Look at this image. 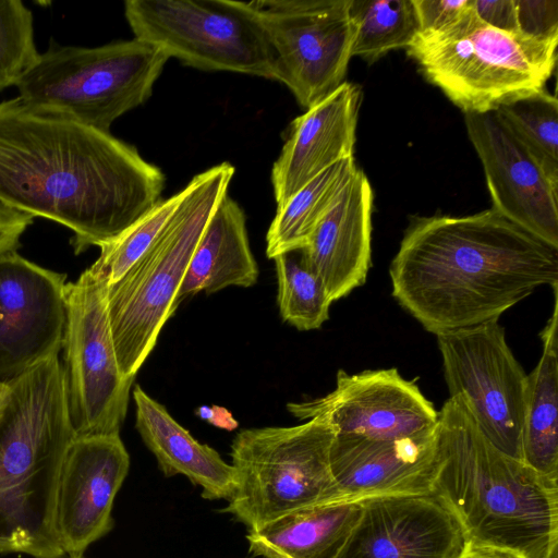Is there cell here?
Wrapping results in <instances>:
<instances>
[{
	"mask_svg": "<svg viewBox=\"0 0 558 558\" xmlns=\"http://www.w3.org/2000/svg\"><path fill=\"white\" fill-rule=\"evenodd\" d=\"M373 199L371 183L357 169L301 250L331 302L366 281L371 267Z\"/></svg>",
	"mask_w": 558,
	"mask_h": 558,
	"instance_id": "cell-20",
	"label": "cell"
},
{
	"mask_svg": "<svg viewBox=\"0 0 558 558\" xmlns=\"http://www.w3.org/2000/svg\"><path fill=\"white\" fill-rule=\"evenodd\" d=\"M34 222V217L0 202V256L20 246V240Z\"/></svg>",
	"mask_w": 558,
	"mask_h": 558,
	"instance_id": "cell-34",
	"label": "cell"
},
{
	"mask_svg": "<svg viewBox=\"0 0 558 558\" xmlns=\"http://www.w3.org/2000/svg\"><path fill=\"white\" fill-rule=\"evenodd\" d=\"M336 388L328 395L288 403L296 418H322L336 434L373 439H403L432 433L438 411L415 380L405 379L397 368L367 369L348 374L339 369Z\"/></svg>",
	"mask_w": 558,
	"mask_h": 558,
	"instance_id": "cell-13",
	"label": "cell"
},
{
	"mask_svg": "<svg viewBox=\"0 0 558 558\" xmlns=\"http://www.w3.org/2000/svg\"><path fill=\"white\" fill-rule=\"evenodd\" d=\"M504 125L558 181V100L546 89L529 94L495 111Z\"/></svg>",
	"mask_w": 558,
	"mask_h": 558,
	"instance_id": "cell-27",
	"label": "cell"
},
{
	"mask_svg": "<svg viewBox=\"0 0 558 558\" xmlns=\"http://www.w3.org/2000/svg\"><path fill=\"white\" fill-rule=\"evenodd\" d=\"M196 414L208 423L227 430L238 427V422L233 418L232 414L221 407L204 405L196 410Z\"/></svg>",
	"mask_w": 558,
	"mask_h": 558,
	"instance_id": "cell-36",
	"label": "cell"
},
{
	"mask_svg": "<svg viewBox=\"0 0 558 558\" xmlns=\"http://www.w3.org/2000/svg\"><path fill=\"white\" fill-rule=\"evenodd\" d=\"M257 278L244 211L227 193L195 247L177 303L199 292L214 293L231 286L248 288Z\"/></svg>",
	"mask_w": 558,
	"mask_h": 558,
	"instance_id": "cell-22",
	"label": "cell"
},
{
	"mask_svg": "<svg viewBox=\"0 0 558 558\" xmlns=\"http://www.w3.org/2000/svg\"><path fill=\"white\" fill-rule=\"evenodd\" d=\"M357 169L354 157L340 160L278 206L266 236L268 258L304 248Z\"/></svg>",
	"mask_w": 558,
	"mask_h": 558,
	"instance_id": "cell-25",
	"label": "cell"
},
{
	"mask_svg": "<svg viewBox=\"0 0 558 558\" xmlns=\"http://www.w3.org/2000/svg\"><path fill=\"white\" fill-rule=\"evenodd\" d=\"M432 494L466 541L524 558H558L557 480L494 447L457 397L438 411Z\"/></svg>",
	"mask_w": 558,
	"mask_h": 558,
	"instance_id": "cell-3",
	"label": "cell"
},
{
	"mask_svg": "<svg viewBox=\"0 0 558 558\" xmlns=\"http://www.w3.org/2000/svg\"><path fill=\"white\" fill-rule=\"evenodd\" d=\"M473 11L487 25L508 33H520L514 0H473Z\"/></svg>",
	"mask_w": 558,
	"mask_h": 558,
	"instance_id": "cell-33",
	"label": "cell"
},
{
	"mask_svg": "<svg viewBox=\"0 0 558 558\" xmlns=\"http://www.w3.org/2000/svg\"><path fill=\"white\" fill-rule=\"evenodd\" d=\"M0 418V554L63 558L54 499L70 422L63 365L52 356L8 381Z\"/></svg>",
	"mask_w": 558,
	"mask_h": 558,
	"instance_id": "cell-4",
	"label": "cell"
},
{
	"mask_svg": "<svg viewBox=\"0 0 558 558\" xmlns=\"http://www.w3.org/2000/svg\"><path fill=\"white\" fill-rule=\"evenodd\" d=\"M362 511L359 501L304 507L247 530L248 550L263 558H337Z\"/></svg>",
	"mask_w": 558,
	"mask_h": 558,
	"instance_id": "cell-23",
	"label": "cell"
},
{
	"mask_svg": "<svg viewBox=\"0 0 558 558\" xmlns=\"http://www.w3.org/2000/svg\"><path fill=\"white\" fill-rule=\"evenodd\" d=\"M420 33H436L457 23L473 0H413Z\"/></svg>",
	"mask_w": 558,
	"mask_h": 558,
	"instance_id": "cell-32",
	"label": "cell"
},
{
	"mask_svg": "<svg viewBox=\"0 0 558 558\" xmlns=\"http://www.w3.org/2000/svg\"><path fill=\"white\" fill-rule=\"evenodd\" d=\"M351 56L368 63L407 48L420 33L413 0H350Z\"/></svg>",
	"mask_w": 558,
	"mask_h": 558,
	"instance_id": "cell-26",
	"label": "cell"
},
{
	"mask_svg": "<svg viewBox=\"0 0 558 558\" xmlns=\"http://www.w3.org/2000/svg\"><path fill=\"white\" fill-rule=\"evenodd\" d=\"M558 38L496 29L472 8L453 25L418 33L405 48L423 76L463 113H485L545 89L557 61Z\"/></svg>",
	"mask_w": 558,
	"mask_h": 558,
	"instance_id": "cell-6",
	"label": "cell"
},
{
	"mask_svg": "<svg viewBox=\"0 0 558 558\" xmlns=\"http://www.w3.org/2000/svg\"><path fill=\"white\" fill-rule=\"evenodd\" d=\"M39 57L32 11L21 0H0V92L17 86Z\"/></svg>",
	"mask_w": 558,
	"mask_h": 558,
	"instance_id": "cell-30",
	"label": "cell"
},
{
	"mask_svg": "<svg viewBox=\"0 0 558 558\" xmlns=\"http://www.w3.org/2000/svg\"><path fill=\"white\" fill-rule=\"evenodd\" d=\"M464 124L484 169L492 208L558 250V181L494 111L464 113Z\"/></svg>",
	"mask_w": 558,
	"mask_h": 558,
	"instance_id": "cell-15",
	"label": "cell"
},
{
	"mask_svg": "<svg viewBox=\"0 0 558 558\" xmlns=\"http://www.w3.org/2000/svg\"><path fill=\"white\" fill-rule=\"evenodd\" d=\"M458 558H524L518 553L466 541Z\"/></svg>",
	"mask_w": 558,
	"mask_h": 558,
	"instance_id": "cell-35",
	"label": "cell"
},
{
	"mask_svg": "<svg viewBox=\"0 0 558 558\" xmlns=\"http://www.w3.org/2000/svg\"><path fill=\"white\" fill-rule=\"evenodd\" d=\"M278 305L282 319L299 330L318 329L329 318L331 300L302 251L276 256Z\"/></svg>",
	"mask_w": 558,
	"mask_h": 558,
	"instance_id": "cell-28",
	"label": "cell"
},
{
	"mask_svg": "<svg viewBox=\"0 0 558 558\" xmlns=\"http://www.w3.org/2000/svg\"><path fill=\"white\" fill-rule=\"evenodd\" d=\"M335 437V427L317 417L238 433L231 445L236 487L220 511L253 530L291 511L331 502Z\"/></svg>",
	"mask_w": 558,
	"mask_h": 558,
	"instance_id": "cell-8",
	"label": "cell"
},
{
	"mask_svg": "<svg viewBox=\"0 0 558 558\" xmlns=\"http://www.w3.org/2000/svg\"><path fill=\"white\" fill-rule=\"evenodd\" d=\"M392 296L438 336L493 320L558 283V250L496 210L411 220L391 260Z\"/></svg>",
	"mask_w": 558,
	"mask_h": 558,
	"instance_id": "cell-2",
	"label": "cell"
},
{
	"mask_svg": "<svg viewBox=\"0 0 558 558\" xmlns=\"http://www.w3.org/2000/svg\"><path fill=\"white\" fill-rule=\"evenodd\" d=\"M107 292L106 280L90 267L64 288L62 365L75 437L120 434L128 412L134 378L119 367Z\"/></svg>",
	"mask_w": 558,
	"mask_h": 558,
	"instance_id": "cell-10",
	"label": "cell"
},
{
	"mask_svg": "<svg viewBox=\"0 0 558 558\" xmlns=\"http://www.w3.org/2000/svg\"><path fill=\"white\" fill-rule=\"evenodd\" d=\"M184 193L182 189L171 197L160 199L120 235L100 246L99 257L90 268L106 280L108 287L119 281L156 242L175 213Z\"/></svg>",
	"mask_w": 558,
	"mask_h": 558,
	"instance_id": "cell-29",
	"label": "cell"
},
{
	"mask_svg": "<svg viewBox=\"0 0 558 558\" xmlns=\"http://www.w3.org/2000/svg\"><path fill=\"white\" fill-rule=\"evenodd\" d=\"M233 174L234 167L222 162L194 175L156 242L108 287L110 328L123 376L135 378L179 306L178 293L195 247Z\"/></svg>",
	"mask_w": 558,
	"mask_h": 558,
	"instance_id": "cell-5",
	"label": "cell"
},
{
	"mask_svg": "<svg viewBox=\"0 0 558 558\" xmlns=\"http://www.w3.org/2000/svg\"><path fill=\"white\" fill-rule=\"evenodd\" d=\"M134 38L205 71L276 81L275 54L251 1L126 0Z\"/></svg>",
	"mask_w": 558,
	"mask_h": 558,
	"instance_id": "cell-9",
	"label": "cell"
},
{
	"mask_svg": "<svg viewBox=\"0 0 558 558\" xmlns=\"http://www.w3.org/2000/svg\"><path fill=\"white\" fill-rule=\"evenodd\" d=\"M361 100L360 86L345 81L292 121L271 169L277 207L330 166L353 157Z\"/></svg>",
	"mask_w": 558,
	"mask_h": 558,
	"instance_id": "cell-19",
	"label": "cell"
},
{
	"mask_svg": "<svg viewBox=\"0 0 558 558\" xmlns=\"http://www.w3.org/2000/svg\"><path fill=\"white\" fill-rule=\"evenodd\" d=\"M435 466L436 428L423 436L393 440L336 434L330 449L336 490L331 502L432 493Z\"/></svg>",
	"mask_w": 558,
	"mask_h": 558,
	"instance_id": "cell-18",
	"label": "cell"
},
{
	"mask_svg": "<svg viewBox=\"0 0 558 558\" xmlns=\"http://www.w3.org/2000/svg\"><path fill=\"white\" fill-rule=\"evenodd\" d=\"M66 275L17 254L0 256V381L7 383L62 349Z\"/></svg>",
	"mask_w": 558,
	"mask_h": 558,
	"instance_id": "cell-14",
	"label": "cell"
},
{
	"mask_svg": "<svg viewBox=\"0 0 558 558\" xmlns=\"http://www.w3.org/2000/svg\"><path fill=\"white\" fill-rule=\"evenodd\" d=\"M130 468V456L117 435L74 437L61 463L54 499V530L71 558L113 527L114 498Z\"/></svg>",
	"mask_w": 558,
	"mask_h": 558,
	"instance_id": "cell-16",
	"label": "cell"
},
{
	"mask_svg": "<svg viewBox=\"0 0 558 558\" xmlns=\"http://www.w3.org/2000/svg\"><path fill=\"white\" fill-rule=\"evenodd\" d=\"M275 54L276 81L305 109L344 81L353 29L350 0H253Z\"/></svg>",
	"mask_w": 558,
	"mask_h": 558,
	"instance_id": "cell-12",
	"label": "cell"
},
{
	"mask_svg": "<svg viewBox=\"0 0 558 558\" xmlns=\"http://www.w3.org/2000/svg\"><path fill=\"white\" fill-rule=\"evenodd\" d=\"M519 32L538 39L558 38L557 0H514Z\"/></svg>",
	"mask_w": 558,
	"mask_h": 558,
	"instance_id": "cell-31",
	"label": "cell"
},
{
	"mask_svg": "<svg viewBox=\"0 0 558 558\" xmlns=\"http://www.w3.org/2000/svg\"><path fill=\"white\" fill-rule=\"evenodd\" d=\"M359 502L361 515L337 558H458L466 542L456 515L432 493Z\"/></svg>",
	"mask_w": 558,
	"mask_h": 558,
	"instance_id": "cell-17",
	"label": "cell"
},
{
	"mask_svg": "<svg viewBox=\"0 0 558 558\" xmlns=\"http://www.w3.org/2000/svg\"><path fill=\"white\" fill-rule=\"evenodd\" d=\"M133 398L136 405L135 427L156 457L163 475H184L202 488L203 498L229 501L236 487L232 464L227 463L211 447L197 441L140 385L133 389Z\"/></svg>",
	"mask_w": 558,
	"mask_h": 558,
	"instance_id": "cell-21",
	"label": "cell"
},
{
	"mask_svg": "<svg viewBox=\"0 0 558 558\" xmlns=\"http://www.w3.org/2000/svg\"><path fill=\"white\" fill-rule=\"evenodd\" d=\"M551 317L541 332L543 351L527 374L522 429V461L558 480V283L553 287Z\"/></svg>",
	"mask_w": 558,
	"mask_h": 558,
	"instance_id": "cell-24",
	"label": "cell"
},
{
	"mask_svg": "<svg viewBox=\"0 0 558 558\" xmlns=\"http://www.w3.org/2000/svg\"><path fill=\"white\" fill-rule=\"evenodd\" d=\"M165 174L110 132L0 102V202L73 232L75 254L112 241L159 201Z\"/></svg>",
	"mask_w": 558,
	"mask_h": 558,
	"instance_id": "cell-1",
	"label": "cell"
},
{
	"mask_svg": "<svg viewBox=\"0 0 558 558\" xmlns=\"http://www.w3.org/2000/svg\"><path fill=\"white\" fill-rule=\"evenodd\" d=\"M68 558H71V557H68ZM77 558H84V557H77Z\"/></svg>",
	"mask_w": 558,
	"mask_h": 558,
	"instance_id": "cell-38",
	"label": "cell"
},
{
	"mask_svg": "<svg viewBox=\"0 0 558 558\" xmlns=\"http://www.w3.org/2000/svg\"><path fill=\"white\" fill-rule=\"evenodd\" d=\"M450 397L460 398L488 441L522 461L527 374L498 320L436 336Z\"/></svg>",
	"mask_w": 558,
	"mask_h": 558,
	"instance_id": "cell-11",
	"label": "cell"
},
{
	"mask_svg": "<svg viewBox=\"0 0 558 558\" xmlns=\"http://www.w3.org/2000/svg\"><path fill=\"white\" fill-rule=\"evenodd\" d=\"M10 391L11 388L9 383L0 381V418L2 417L5 407L8 404Z\"/></svg>",
	"mask_w": 558,
	"mask_h": 558,
	"instance_id": "cell-37",
	"label": "cell"
},
{
	"mask_svg": "<svg viewBox=\"0 0 558 558\" xmlns=\"http://www.w3.org/2000/svg\"><path fill=\"white\" fill-rule=\"evenodd\" d=\"M168 59L137 38L93 48L50 44L16 87L36 109L110 132L150 97Z\"/></svg>",
	"mask_w": 558,
	"mask_h": 558,
	"instance_id": "cell-7",
	"label": "cell"
}]
</instances>
